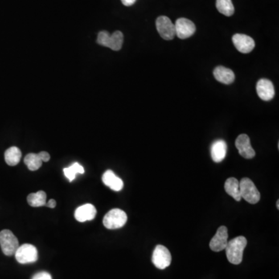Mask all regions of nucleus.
Listing matches in <instances>:
<instances>
[{
	"label": "nucleus",
	"instance_id": "14",
	"mask_svg": "<svg viewBox=\"0 0 279 279\" xmlns=\"http://www.w3.org/2000/svg\"><path fill=\"white\" fill-rule=\"evenodd\" d=\"M96 209L93 205L85 204L79 206L76 209L75 212V218L81 223L83 222L89 221L95 219L96 215Z\"/></svg>",
	"mask_w": 279,
	"mask_h": 279
},
{
	"label": "nucleus",
	"instance_id": "9",
	"mask_svg": "<svg viewBox=\"0 0 279 279\" xmlns=\"http://www.w3.org/2000/svg\"><path fill=\"white\" fill-rule=\"evenodd\" d=\"M175 36L180 39H187L195 34V25L190 20L186 18H179L174 24Z\"/></svg>",
	"mask_w": 279,
	"mask_h": 279
},
{
	"label": "nucleus",
	"instance_id": "19",
	"mask_svg": "<svg viewBox=\"0 0 279 279\" xmlns=\"http://www.w3.org/2000/svg\"><path fill=\"white\" fill-rule=\"evenodd\" d=\"M22 153L17 147H11L5 152V161L10 166H15L21 161Z\"/></svg>",
	"mask_w": 279,
	"mask_h": 279
},
{
	"label": "nucleus",
	"instance_id": "8",
	"mask_svg": "<svg viewBox=\"0 0 279 279\" xmlns=\"http://www.w3.org/2000/svg\"><path fill=\"white\" fill-rule=\"evenodd\" d=\"M157 32L161 38L166 41H171L175 37V27L169 17L161 16L156 21Z\"/></svg>",
	"mask_w": 279,
	"mask_h": 279
},
{
	"label": "nucleus",
	"instance_id": "15",
	"mask_svg": "<svg viewBox=\"0 0 279 279\" xmlns=\"http://www.w3.org/2000/svg\"><path fill=\"white\" fill-rule=\"evenodd\" d=\"M102 179H103V183L105 184L106 186H108L109 189L113 190V191L120 192L124 188L123 180L116 176L112 171L107 170L103 174Z\"/></svg>",
	"mask_w": 279,
	"mask_h": 279
},
{
	"label": "nucleus",
	"instance_id": "4",
	"mask_svg": "<svg viewBox=\"0 0 279 279\" xmlns=\"http://www.w3.org/2000/svg\"><path fill=\"white\" fill-rule=\"evenodd\" d=\"M241 199H244L251 204H256L260 199V193L255 183L250 178H244L239 182Z\"/></svg>",
	"mask_w": 279,
	"mask_h": 279
},
{
	"label": "nucleus",
	"instance_id": "17",
	"mask_svg": "<svg viewBox=\"0 0 279 279\" xmlns=\"http://www.w3.org/2000/svg\"><path fill=\"white\" fill-rule=\"evenodd\" d=\"M214 75L215 79L225 85H231L235 82V75L234 71L230 68L218 66L214 71Z\"/></svg>",
	"mask_w": 279,
	"mask_h": 279
},
{
	"label": "nucleus",
	"instance_id": "21",
	"mask_svg": "<svg viewBox=\"0 0 279 279\" xmlns=\"http://www.w3.org/2000/svg\"><path fill=\"white\" fill-rule=\"evenodd\" d=\"M215 6L218 11L226 17H231L235 13V6L231 0H216Z\"/></svg>",
	"mask_w": 279,
	"mask_h": 279
},
{
	"label": "nucleus",
	"instance_id": "27",
	"mask_svg": "<svg viewBox=\"0 0 279 279\" xmlns=\"http://www.w3.org/2000/svg\"><path fill=\"white\" fill-rule=\"evenodd\" d=\"M56 201L55 199H50L49 202L45 206H47L49 208H55L56 206Z\"/></svg>",
	"mask_w": 279,
	"mask_h": 279
},
{
	"label": "nucleus",
	"instance_id": "6",
	"mask_svg": "<svg viewBox=\"0 0 279 279\" xmlns=\"http://www.w3.org/2000/svg\"><path fill=\"white\" fill-rule=\"evenodd\" d=\"M14 255L17 261L22 264L36 262L38 259V250L30 244H22L18 247Z\"/></svg>",
	"mask_w": 279,
	"mask_h": 279
},
{
	"label": "nucleus",
	"instance_id": "13",
	"mask_svg": "<svg viewBox=\"0 0 279 279\" xmlns=\"http://www.w3.org/2000/svg\"><path fill=\"white\" fill-rule=\"evenodd\" d=\"M256 90L260 99L264 101L272 100L276 94L273 83L266 79H260L258 82Z\"/></svg>",
	"mask_w": 279,
	"mask_h": 279
},
{
	"label": "nucleus",
	"instance_id": "25",
	"mask_svg": "<svg viewBox=\"0 0 279 279\" xmlns=\"http://www.w3.org/2000/svg\"><path fill=\"white\" fill-rule=\"evenodd\" d=\"M38 155H39L40 158L42 159V161H44V162H47V161L50 160V158H51V156H50V154H49L46 151L40 152L39 154H38Z\"/></svg>",
	"mask_w": 279,
	"mask_h": 279
},
{
	"label": "nucleus",
	"instance_id": "22",
	"mask_svg": "<svg viewBox=\"0 0 279 279\" xmlns=\"http://www.w3.org/2000/svg\"><path fill=\"white\" fill-rule=\"evenodd\" d=\"M42 162L43 161L40 158L38 154L30 153V154H27L24 158L25 165L30 171L38 170L40 168L42 167Z\"/></svg>",
	"mask_w": 279,
	"mask_h": 279
},
{
	"label": "nucleus",
	"instance_id": "26",
	"mask_svg": "<svg viewBox=\"0 0 279 279\" xmlns=\"http://www.w3.org/2000/svg\"><path fill=\"white\" fill-rule=\"evenodd\" d=\"M136 1H137V0H121L122 3L126 6H133Z\"/></svg>",
	"mask_w": 279,
	"mask_h": 279
},
{
	"label": "nucleus",
	"instance_id": "18",
	"mask_svg": "<svg viewBox=\"0 0 279 279\" xmlns=\"http://www.w3.org/2000/svg\"><path fill=\"white\" fill-rule=\"evenodd\" d=\"M225 191L233 197V199L235 200H241V195L240 193V186H239V182L238 180L235 178H229L227 181L225 182L224 185Z\"/></svg>",
	"mask_w": 279,
	"mask_h": 279
},
{
	"label": "nucleus",
	"instance_id": "24",
	"mask_svg": "<svg viewBox=\"0 0 279 279\" xmlns=\"http://www.w3.org/2000/svg\"><path fill=\"white\" fill-rule=\"evenodd\" d=\"M32 279H52L51 275L46 272H39L33 276Z\"/></svg>",
	"mask_w": 279,
	"mask_h": 279
},
{
	"label": "nucleus",
	"instance_id": "2",
	"mask_svg": "<svg viewBox=\"0 0 279 279\" xmlns=\"http://www.w3.org/2000/svg\"><path fill=\"white\" fill-rule=\"evenodd\" d=\"M97 43L101 46L109 47L112 51H120L124 43V34L119 30L112 34L107 31H100L98 34Z\"/></svg>",
	"mask_w": 279,
	"mask_h": 279
},
{
	"label": "nucleus",
	"instance_id": "3",
	"mask_svg": "<svg viewBox=\"0 0 279 279\" xmlns=\"http://www.w3.org/2000/svg\"><path fill=\"white\" fill-rule=\"evenodd\" d=\"M128 221V215L124 210L113 209L106 214L103 218V225L109 230H116L124 227Z\"/></svg>",
	"mask_w": 279,
	"mask_h": 279
},
{
	"label": "nucleus",
	"instance_id": "16",
	"mask_svg": "<svg viewBox=\"0 0 279 279\" xmlns=\"http://www.w3.org/2000/svg\"><path fill=\"white\" fill-rule=\"evenodd\" d=\"M227 143L223 140H217L213 143L211 146V157L214 162H221L227 155Z\"/></svg>",
	"mask_w": 279,
	"mask_h": 279
},
{
	"label": "nucleus",
	"instance_id": "28",
	"mask_svg": "<svg viewBox=\"0 0 279 279\" xmlns=\"http://www.w3.org/2000/svg\"><path fill=\"white\" fill-rule=\"evenodd\" d=\"M276 206H277L278 210H279V199H278L277 202H276Z\"/></svg>",
	"mask_w": 279,
	"mask_h": 279
},
{
	"label": "nucleus",
	"instance_id": "12",
	"mask_svg": "<svg viewBox=\"0 0 279 279\" xmlns=\"http://www.w3.org/2000/svg\"><path fill=\"white\" fill-rule=\"evenodd\" d=\"M239 154L246 159H251L255 156V151L251 145V140L247 134H240L235 141Z\"/></svg>",
	"mask_w": 279,
	"mask_h": 279
},
{
	"label": "nucleus",
	"instance_id": "11",
	"mask_svg": "<svg viewBox=\"0 0 279 279\" xmlns=\"http://www.w3.org/2000/svg\"><path fill=\"white\" fill-rule=\"evenodd\" d=\"M232 42L236 50L243 54L251 52L255 47V42L253 38L245 34H235L233 36Z\"/></svg>",
	"mask_w": 279,
	"mask_h": 279
},
{
	"label": "nucleus",
	"instance_id": "1",
	"mask_svg": "<svg viewBox=\"0 0 279 279\" xmlns=\"http://www.w3.org/2000/svg\"><path fill=\"white\" fill-rule=\"evenodd\" d=\"M247 244V239L243 236H236L228 241L225 250L227 259L231 264H240L242 262L243 254Z\"/></svg>",
	"mask_w": 279,
	"mask_h": 279
},
{
	"label": "nucleus",
	"instance_id": "7",
	"mask_svg": "<svg viewBox=\"0 0 279 279\" xmlns=\"http://www.w3.org/2000/svg\"><path fill=\"white\" fill-rule=\"evenodd\" d=\"M152 262L158 269L168 268L172 263V255L167 247L163 245L156 246L152 255Z\"/></svg>",
	"mask_w": 279,
	"mask_h": 279
},
{
	"label": "nucleus",
	"instance_id": "20",
	"mask_svg": "<svg viewBox=\"0 0 279 279\" xmlns=\"http://www.w3.org/2000/svg\"><path fill=\"white\" fill-rule=\"evenodd\" d=\"M47 195L43 191H38V193H31L27 196V202L30 206L33 207H41L46 205Z\"/></svg>",
	"mask_w": 279,
	"mask_h": 279
},
{
	"label": "nucleus",
	"instance_id": "23",
	"mask_svg": "<svg viewBox=\"0 0 279 279\" xmlns=\"http://www.w3.org/2000/svg\"><path fill=\"white\" fill-rule=\"evenodd\" d=\"M64 175L66 178L69 180V182H72L77 174H83L85 172L84 169L82 165H79L78 162L72 164L70 167L65 168L63 169Z\"/></svg>",
	"mask_w": 279,
	"mask_h": 279
},
{
	"label": "nucleus",
	"instance_id": "10",
	"mask_svg": "<svg viewBox=\"0 0 279 279\" xmlns=\"http://www.w3.org/2000/svg\"><path fill=\"white\" fill-rule=\"evenodd\" d=\"M228 243V231L225 226H221L218 228L216 234L214 235L212 240H210V249L215 252L225 250Z\"/></svg>",
	"mask_w": 279,
	"mask_h": 279
},
{
	"label": "nucleus",
	"instance_id": "5",
	"mask_svg": "<svg viewBox=\"0 0 279 279\" xmlns=\"http://www.w3.org/2000/svg\"><path fill=\"white\" fill-rule=\"evenodd\" d=\"M0 246L4 255L13 256L18 249L19 241L10 230H3L0 232Z\"/></svg>",
	"mask_w": 279,
	"mask_h": 279
}]
</instances>
